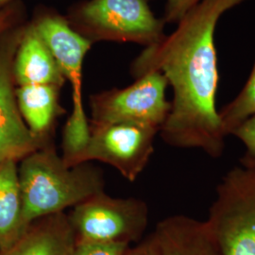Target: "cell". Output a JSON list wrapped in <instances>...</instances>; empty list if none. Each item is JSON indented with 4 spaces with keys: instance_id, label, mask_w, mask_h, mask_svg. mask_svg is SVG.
Returning a JSON list of instances; mask_svg holds the SVG:
<instances>
[{
    "instance_id": "8992f818",
    "label": "cell",
    "mask_w": 255,
    "mask_h": 255,
    "mask_svg": "<svg viewBox=\"0 0 255 255\" xmlns=\"http://www.w3.org/2000/svg\"><path fill=\"white\" fill-rule=\"evenodd\" d=\"M135 80L126 88L91 96L90 124H132L160 130L170 111L167 80L159 71L147 72Z\"/></svg>"
},
{
    "instance_id": "44dd1931",
    "label": "cell",
    "mask_w": 255,
    "mask_h": 255,
    "mask_svg": "<svg viewBox=\"0 0 255 255\" xmlns=\"http://www.w3.org/2000/svg\"><path fill=\"white\" fill-rule=\"evenodd\" d=\"M239 163H240V164H243V165H249V166H253V167H255V161H253V160H249V159L243 158V157L240 159Z\"/></svg>"
},
{
    "instance_id": "ba28073f",
    "label": "cell",
    "mask_w": 255,
    "mask_h": 255,
    "mask_svg": "<svg viewBox=\"0 0 255 255\" xmlns=\"http://www.w3.org/2000/svg\"><path fill=\"white\" fill-rule=\"evenodd\" d=\"M26 25L23 22L0 36V162H19L49 143L39 140L28 129L15 96L13 60Z\"/></svg>"
},
{
    "instance_id": "52a82bcc",
    "label": "cell",
    "mask_w": 255,
    "mask_h": 255,
    "mask_svg": "<svg viewBox=\"0 0 255 255\" xmlns=\"http://www.w3.org/2000/svg\"><path fill=\"white\" fill-rule=\"evenodd\" d=\"M155 128L132 124H90V138L79 164L100 161L129 182L144 171L154 152Z\"/></svg>"
},
{
    "instance_id": "5bb4252c",
    "label": "cell",
    "mask_w": 255,
    "mask_h": 255,
    "mask_svg": "<svg viewBox=\"0 0 255 255\" xmlns=\"http://www.w3.org/2000/svg\"><path fill=\"white\" fill-rule=\"evenodd\" d=\"M18 162H0V254L13 246L27 229L22 219Z\"/></svg>"
},
{
    "instance_id": "9c48e42d",
    "label": "cell",
    "mask_w": 255,
    "mask_h": 255,
    "mask_svg": "<svg viewBox=\"0 0 255 255\" xmlns=\"http://www.w3.org/2000/svg\"><path fill=\"white\" fill-rule=\"evenodd\" d=\"M31 23L71 85L73 108L68 119L78 123L88 122L83 106L82 69L93 44L75 30L67 19L56 12L41 11Z\"/></svg>"
},
{
    "instance_id": "7c38bea8",
    "label": "cell",
    "mask_w": 255,
    "mask_h": 255,
    "mask_svg": "<svg viewBox=\"0 0 255 255\" xmlns=\"http://www.w3.org/2000/svg\"><path fill=\"white\" fill-rule=\"evenodd\" d=\"M75 245L73 230L63 212L32 222L18 241L0 255H70Z\"/></svg>"
},
{
    "instance_id": "4fadbf2b",
    "label": "cell",
    "mask_w": 255,
    "mask_h": 255,
    "mask_svg": "<svg viewBox=\"0 0 255 255\" xmlns=\"http://www.w3.org/2000/svg\"><path fill=\"white\" fill-rule=\"evenodd\" d=\"M61 88L55 85L16 86L15 96L20 114L31 133L49 142L56 119L64 112L59 103Z\"/></svg>"
},
{
    "instance_id": "2e32d148",
    "label": "cell",
    "mask_w": 255,
    "mask_h": 255,
    "mask_svg": "<svg viewBox=\"0 0 255 255\" xmlns=\"http://www.w3.org/2000/svg\"><path fill=\"white\" fill-rule=\"evenodd\" d=\"M129 244L124 242L76 243L70 255H125Z\"/></svg>"
},
{
    "instance_id": "5b68a950",
    "label": "cell",
    "mask_w": 255,
    "mask_h": 255,
    "mask_svg": "<svg viewBox=\"0 0 255 255\" xmlns=\"http://www.w3.org/2000/svg\"><path fill=\"white\" fill-rule=\"evenodd\" d=\"M76 243L137 242L146 231L149 211L136 198H113L104 192L74 206L67 215Z\"/></svg>"
},
{
    "instance_id": "6da1fadb",
    "label": "cell",
    "mask_w": 255,
    "mask_h": 255,
    "mask_svg": "<svg viewBox=\"0 0 255 255\" xmlns=\"http://www.w3.org/2000/svg\"><path fill=\"white\" fill-rule=\"evenodd\" d=\"M248 0H202L162 41L146 47L131 64L137 79L159 71L173 90L160 135L168 146L201 149L213 159L226 146L217 108L219 73L216 28L229 10Z\"/></svg>"
},
{
    "instance_id": "8fae6325",
    "label": "cell",
    "mask_w": 255,
    "mask_h": 255,
    "mask_svg": "<svg viewBox=\"0 0 255 255\" xmlns=\"http://www.w3.org/2000/svg\"><path fill=\"white\" fill-rule=\"evenodd\" d=\"M152 234L161 255H221L205 221L188 216L162 219Z\"/></svg>"
},
{
    "instance_id": "3957f363",
    "label": "cell",
    "mask_w": 255,
    "mask_h": 255,
    "mask_svg": "<svg viewBox=\"0 0 255 255\" xmlns=\"http://www.w3.org/2000/svg\"><path fill=\"white\" fill-rule=\"evenodd\" d=\"M92 44L101 41L150 46L165 36L148 0H89L72 7L65 17Z\"/></svg>"
},
{
    "instance_id": "277c9868",
    "label": "cell",
    "mask_w": 255,
    "mask_h": 255,
    "mask_svg": "<svg viewBox=\"0 0 255 255\" xmlns=\"http://www.w3.org/2000/svg\"><path fill=\"white\" fill-rule=\"evenodd\" d=\"M221 255H255V167L225 174L205 220Z\"/></svg>"
},
{
    "instance_id": "30bf717a",
    "label": "cell",
    "mask_w": 255,
    "mask_h": 255,
    "mask_svg": "<svg viewBox=\"0 0 255 255\" xmlns=\"http://www.w3.org/2000/svg\"><path fill=\"white\" fill-rule=\"evenodd\" d=\"M16 86L55 85L60 88L66 80L46 43L33 24L27 23L13 60Z\"/></svg>"
},
{
    "instance_id": "7a4b0ae2",
    "label": "cell",
    "mask_w": 255,
    "mask_h": 255,
    "mask_svg": "<svg viewBox=\"0 0 255 255\" xmlns=\"http://www.w3.org/2000/svg\"><path fill=\"white\" fill-rule=\"evenodd\" d=\"M19 183L25 228L104 192L101 169L89 163L67 166L47 143L20 161Z\"/></svg>"
},
{
    "instance_id": "ac0fdd59",
    "label": "cell",
    "mask_w": 255,
    "mask_h": 255,
    "mask_svg": "<svg viewBox=\"0 0 255 255\" xmlns=\"http://www.w3.org/2000/svg\"><path fill=\"white\" fill-rule=\"evenodd\" d=\"M202 0H166L164 9V23L178 24L194 7Z\"/></svg>"
},
{
    "instance_id": "e0dca14e",
    "label": "cell",
    "mask_w": 255,
    "mask_h": 255,
    "mask_svg": "<svg viewBox=\"0 0 255 255\" xmlns=\"http://www.w3.org/2000/svg\"><path fill=\"white\" fill-rule=\"evenodd\" d=\"M246 147L243 158L255 161V116L245 120L232 132Z\"/></svg>"
},
{
    "instance_id": "ffe728a7",
    "label": "cell",
    "mask_w": 255,
    "mask_h": 255,
    "mask_svg": "<svg viewBox=\"0 0 255 255\" xmlns=\"http://www.w3.org/2000/svg\"><path fill=\"white\" fill-rule=\"evenodd\" d=\"M125 255H161V253L154 235L151 234L132 249L128 248Z\"/></svg>"
},
{
    "instance_id": "d6986e66",
    "label": "cell",
    "mask_w": 255,
    "mask_h": 255,
    "mask_svg": "<svg viewBox=\"0 0 255 255\" xmlns=\"http://www.w3.org/2000/svg\"><path fill=\"white\" fill-rule=\"evenodd\" d=\"M25 8L21 1H16L0 9V36L6 31L25 22Z\"/></svg>"
},
{
    "instance_id": "9a60e30c",
    "label": "cell",
    "mask_w": 255,
    "mask_h": 255,
    "mask_svg": "<svg viewBox=\"0 0 255 255\" xmlns=\"http://www.w3.org/2000/svg\"><path fill=\"white\" fill-rule=\"evenodd\" d=\"M221 126L226 136L241 123L255 116V60L244 87L237 97L219 111Z\"/></svg>"
},
{
    "instance_id": "7402d4cb",
    "label": "cell",
    "mask_w": 255,
    "mask_h": 255,
    "mask_svg": "<svg viewBox=\"0 0 255 255\" xmlns=\"http://www.w3.org/2000/svg\"><path fill=\"white\" fill-rule=\"evenodd\" d=\"M16 1H18V0H0V9L9 6Z\"/></svg>"
}]
</instances>
